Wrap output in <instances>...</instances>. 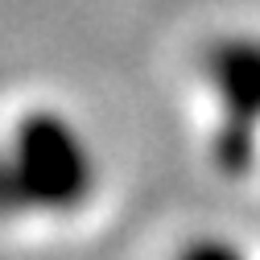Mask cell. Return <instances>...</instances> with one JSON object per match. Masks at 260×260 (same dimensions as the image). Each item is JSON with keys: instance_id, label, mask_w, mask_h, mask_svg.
I'll return each instance as SVG.
<instances>
[{"instance_id": "6da1fadb", "label": "cell", "mask_w": 260, "mask_h": 260, "mask_svg": "<svg viewBox=\"0 0 260 260\" xmlns=\"http://www.w3.org/2000/svg\"><path fill=\"white\" fill-rule=\"evenodd\" d=\"M100 194V153L58 108L21 112L0 137V227L71 219Z\"/></svg>"}, {"instance_id": "7a4b0ae2", "label": "cell", "mask_w": 260, "mask_h": 260, "mask_svg": "<svg viewBox=\"0 0 260 260\" xmlns=\"http://www.w3.org/2000/svg\"><path fill=\"white\" fill-rule=\"evenodd\" d=\"M203 79L219 112L211 157L227 178H244L260 153V38L227 34L207 46Z\"/></svg>"}, {"instance_id": "3957f363", "label": "cell", "mask_w": 260, "mask_h": 260, "mask_svg": "<svg viewBox=\"0 0 260 260\" xmlns=\"http://www.w3.org/2000/svg\"><path fill=\"white\" fill-rule=\"evenodd\" d=\"M174 260H252L236 240H227V236H190Z\"/></svg>"}]
</instances>
